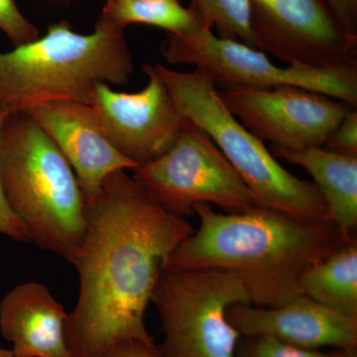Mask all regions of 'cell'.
<instances>
[{
	"label": "cell",
	"mask_w": 357,
	"mask_h": 357,
	"mask_svg": "<svg viewBox=\"0 0 357 357\" xmlns=\"http://www.w3.org/2000/svg\"><path fill=\"white\" fill-rule=\"evenodd\" d=\"M255 49L290 66H357L328 0H248Z\"/></svg>",
	"instance_id": "9"
},
{
	"label": "cell",
	"mask_w": 357,
	"mask_h": 357,
	"mask_svg": "<svg viewBox=\"0 0 357 357\" xmlns=\"http://www.w3.org/2000/svg\"><path fill=\"white\" fill-rule=\"evenodd\" d=\"M0 30L15 47L39 38L36 26L26 20L15 0H0Z\"/></svg>",
	"instance_id": "20"
},
{
	"label": "cell",
	"mask_w": 357,
	"mask_h": 357,
	"mask_svg": "<svg viewBox=\"0 0 357 357\" xmlns=\"http://www.w3.org/2000/svg\"><path fill=\"white\" fill-rule=\"evenodd\" d=\"M194 213L199 229L174 250L163 270L232 272L258 307L282 306L302 295L307 270L349 241L332 222L301 220L264 206L220 213L199 204Z\"/></svg>",
	"instance_id": "2"
},
{
	"label": "cell",
	"mask_w": 357,
	"mask_h": 357,
	"mask_svg": "<svg viewBox=\"0 0 357 357\" xmlns=\"http://www.w3.org/2000/svg\"><path fill=\"white\" fill-rule=\"evenodd\" d=\"M24 112L43 129L68 160L86 202L100 194L110 174L133 171L138 167L110 144L93 109L86 103H46Z\"/></svg>",
	"instance_id": "12"
},
{
	"label": "cell",
	"mask_w": 357,
	"mask_h": 357,
	"mask_svg": "<svg viewBox=\"0 0 357 357\" xmlns=\"http://www.w3.org/2000/svg\"><path fill=\"white\" fill-rule=\"evenodd\" d=\"M227 319L241 335H268L285 344L318 351L357 349V318L344 316L299 295L279 307L234 305Z\"/></svg>",
	"instance_id": "13"
},
{
	"label": "cell",
	"mask_w": 357,
	"mask_h": 357,
	"mask_svg": "<svg viewBox=\"0 0 357 357\" xmlns=\"http://www.w3.org/2000/svg\"><path fill=\"white\" fill-rule=\"evenodd\" d=\"M9 114L10 112L6 107L0 105V129ZM0 234L15 239V241H30L24 225L21 222L20 218L16 217L7 202L3 187H2L1 178H0Z\"/></svg>",
	"instance_id": "22"
},
{
	"label": "cell",
	"mask_w": 357,
	"mask_h": 357,
	"mask_svg": "<svg viewBox=\"0 0 357 357\" xmlns=\"http://www.w3.org/2000/svg\"><path fill=\"white\" fill-rule=\"evenodd\" d=\"M100 16L126 28L145 24L166 30L171 35H187L203 27L192 7L180 0H107Z\"/></svg>",
	"instance_id": "17"
},
{
	"label": "cell",
	"mask_w": 357,
	"mask_h": 357,
	"mask_svg": "<svg viewBox=\"0 0 357 357\" xmlns=\"http://www.w3.org/2000/svg\"><path fill=\"white\" fill-rule=\"evenodd\" d=\"M0 357H15L14 356L13 349H0Z\"/></svg>",
	"instance_id": "26"
},
{
	"label": "cell",
	"mask_w": 357,
	"mask_h": 357,
	"mask_svg": "<svg viewBox=\"0 0 357 357\" xmlns=\"http://www.w3.org/2000/svg\"><path fill=\"white\" fill-rule=\"evenodd\" d=\"M133 173L145 192L178 217H190L199 204L227 213L261 206L208 133L189 119L166 153Z\"/></svg>",
	"instance_id": "8"
},
{
	"label": "cell",
	"mask_w": 357,
	"mask_h": 357,
	"mask_svg": "<svg viewBox=\"0 0 357 357\" xmlns=\"http://www.w3.org/2000/svg\"><path fill=\"white\" fill-rule=\"evenodd\" d=\"M344 349L326 354L300 349L268 335L250 337L239 351L241 357H342Z\"/></svg>",
	"instance_id": "19"
},
{
	"label": "cell",
	"mask_w": 357,
	"mask_h": 357,
	"mask_svg": "<svg viewBox=\"0 0 357 357\" xmlns=\"http://www.w3.org/2000/svg\"><path fill=\"white\" fill-rule=\"evenodd\" d=\"M227 109L243 126L272 146L288 150L324 147L349 109L342 100L284 86L220 91Z\"/></svg>",
	"instance_id": "10"
},
{
	"label": "cell",
	"mask_w": 357,
	"mask_h": 357,
	"mask_svg": "<svg viewBox=\"0 0 357 357\" xmlns=\"http://www.w3.org/2000/svg\"><path fill=\"white\" fill-rule=\"evenodd\" d=\"M0 178L30 241L70 262L86 234V201L68 160L26 112H10L0 129Z\"/></svg>",
	"instance_id": "4"
},
{
	"label": "cell",
	"mask_w": 357,
	"mask_h": 357,
	"mask_svg": "<svg viewBox=\"0 0 357 357\" xmlns=\"http://www.w3.org/2000/svg\"><path fill=\"white\" fill-rule=\"evenodd\" d=\"M303 295L333 311L357 318V239L306 272L301 281Z\"/></svg>",
	"instance_id": "16"
},
{
	"label": "cell",
	"mask_w": 357,
	"mask_h": 357,
	"mask_svg": "<svg viewBox=\"0 0 357 357\" xmlns=\"http://www.w3.org/2000/svg\"><path fill=\"white\" fill-rule=\"evenodd\" d=\"M123 30L100 16L91 34H79L63 20L41 38L0 53V105L10 112L56 102L89 105L98 84H128L134 65Z\"/></svg>",
	"instance_id": "3"
},
{
	"label": "cell",
	"mask_w": 357,
	"mask_h": 357,
	"mask_svg": "<svg viewBox=\"0 0 357 357\" xmlns=\"http://www.w3.org/2000/svg\"><path fill=\"white\" fill-rule=\"evenodd\" d=\"M162 53L169 64L203 70L222 91L297 86L357 107V66L279 67L264 52L220 38L204 26L191 34H168Z\"/></svg>",
	"instance_id": "7"
},
{
	"label": "cell",
	"mask_w": 357,
	"mask_h": 357,
	"mask_svg": "<svg viewBox=\"0 0 357 357\" xmlns=\"http://www.w3.org/2000/svg\"><path fill=\"white\" fill-rule=\"evenodd\" d=\"M194 231L124 171L105 178L86 202V234L70 260L79 280L65 326L72 357H100L126 340L156 347L145 325L147 307L169 256Z\"/></svg>",
	"instance_id": "1"
},
{
	"label": "cell",
	"mask_w": 357,
	"mask_h": 357,
	"mask_svg": "<svg viewBox=\"0 0 357 357\" xmlns=\"http://www.w3.org/2000/svg\"><path fill=\"white\" fill-rule=\"evenodd\" d=\"M154 67L181 114L208 133L260 206L301 220L331 222L318 187L296 177L277 161L264 141L227 109L206 73Z\"/></svg>",
	"instance_id": "5"
},
{
	"label": "cell",
	"mask_w": 357,
	"mask_h": 357,
	"mask_svg": "<svg viewBox=\"0 0 357 357\" xmlns=\"http://www.w3.org/2000/svg\"><path fill=\"white\" fill-rule=\"evenodd\" d=\"M347 38L357 45V0H328Z\"/></svg>",
	"instance_id": "23"
},
{
	"label": "cell",
	"mask_w": 357,
	"mask_h": 357,
	"mask_svg": "<svg viewBox=\"0 0 357 357\" xmlns=\"http://www.w3.org/2000/svg\"><path fill=\"white\" fill-rule=\"evenodd\" d=\"M342 357H357V349H344Z\"/></svg>",
	"instance_id": "25"
},
{
	"label": "cell",
	"mask_w": 357,
	"mask_h": 357,
	"mask_svg": "<svg viewBox=\"0 0 357 357\" xmlns=\"http://www.w3.org/2000/svg\"><path fill=\"white\" fill-rule=\"evenodd\" d=\"M272 154L302 167L314 178L325 199L328 218L345 238L357 225V156L312 147L302 150L271 146Z\"/></svg>",
	"instance_id": "15"
},
{
	"label": "cell",
	"mask_w": 357,
	"mask_h": 357,
	"mask_svg": "<svg viewBox=\"0 0 357 357\" xmlns=\"http://www.w3.org/2000/svg\"><path fill=\"white\" fill-rule=\"evenodd\" d=\"M142 69L148 77L142 91L119 93L100 84L89 105L110 144L138 167L166 153L188 121L154 65Z\"/></svg>",
	"instance_id": "11"
},
{
	"label": "cell",
	"mask_w": 357,
	"mask_h": 357,
	"mask_svg": "<svg viewBox=\"0 0 357 357\" xmlns=\"http://www.w3.org/2000/svg\"><path fill=\"white\" fill-rule=\"evenodd\" d=\"M68 314L38 282L20 284L0 303V331L15 357H72L65 338Z\"/></svg>",
	"instance_id": "14"
},
{
	"label": "cell",
	"mask_w": 357,
	"mask_h": 357,
	"mask_svg": "<svg viewBox=\"0 0 357 357\" xmlns=\"http://www.w3.org/2000/svg\"><path fill=\"white\" fill-rule=\"evenodd\" d=\"M190 6L204 27L215 28L218 37L255 48L248 0H192Z\"/></svg>",
	"instance_id": "18"
},
{
	"label": "cell",
	"mask_w": 357,
	"mask_h": 357,
	"mask_svg": "<svg viewBox=\"0 0 357 357\" xmlns=\"http://www.w3.org/2000/svg\"><path fill=\"white\" fill-rule=\"evenodd\" d=\"M325 146L337 153L357 156V110L349 109L326 140Z\"/></svg>",
	"instance_id": "21"
},
{
	"label": "cell",
	"mask_w": 357,
	"mask_h": 357,
	"mask_svg": "<svg viewBox=\"0 0 357 357\" xmlns=\"http://www.w3.org/2000/svg\"><path fill=\"white\" fill-rule=\"evenodd\" d=\"M151 301L165 332L161 357H234L241 333L227 310L252 304L238 275L215 268L163 270Z\"/></svg>",
	"instance_id": "6"
},
{
	"label": "cell",
	"mask_w": 357,
	"mask_h": 357,
	"mask_svg": "<svg viewBox=\"0 0 357 357\" xmlns=\"http://www.w3.org/2000/svg\"><path fill=\"white\" fill-rule=\"evenodd\" d=\"M100 357H161L158 347H150L138 340H126L107 349Z\"/></svg>",
	"instance_id": "24"
}]
</instances>
